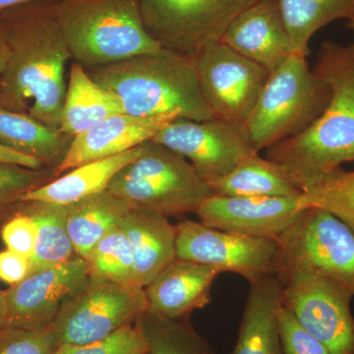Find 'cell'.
I'll return each mask as SVG.
<instances>
[{"label":"cell","mask_w":354,"mask_h":354,"mask_svg":"<svg viewBox=\"0 0 354 354\" xmlns=\"http://www.w3.org/2000/svg\"><path fill=\"white\" fill-rule=\"evenodd\" d=\"M17 209L30 216L37 228L31 272L78 257L67 230V207L55 203L20 202Z\"/></svg>","instance_id":"obj_26"},{"label":"cell","mask_w":354,"mask_h":354,"mask_svg":"<svg viewBox=\"0 0 354 354\" xmlns=\"http://www.w3.org/2000/svg\"><path fill=\"white\" fill-rule=\"evenodd\" d=\"M57 348L50 326L38 330L7 326L0 330V354H55Z\"/></svg>","instance_id":"obj_34"},{"label":"cell","mask_w":354,"mask_h":354,"mask_svg":"<svg viewBox=\"0 0 354 354\" xmlns=\"http://www.w3.org/2000/svg\"><path fill=\"white\" fill-rule=\"evenodd\" d=\"M277 325L283 354H330L281 304L277 310Z\"/></svg>","instance_id":"obj_33"},{"label":"cell","mask_w":354,"mask_h":354,"mask_svg":"<svg viewBox=\"0 0 354 354\" xmlns=\"http://www.w3.org/2000/svg\"><path fill=\"white\" fill-rule=\"evenodd\" d=\"M295 48L309 53L312 37L324 26L354 18V0H278Z\"/></svg>","instance_id":"obj_27"},{"label":"cell","mask_w":354,"mask_h":354,"mask_svg":"<svg viewBox=\"0 0 354 354\" xmlns=\"http://www.w3.org/2000/svg\"><path fill=\"white\" fill-rule=\"evenodd\" d=\"M88 73L130 115H174L196 121L214 118L203 97L193 57L188 55L162 48Z\"/></svg>","instance_id":"obj_3"},{"label":"cell","mask_w":354,"mask_h":354,"mask_svg":"<svg viewBox=\"0 0 354 354\" xmlns=\"http://www.w3.org/2000/svg\"><path fill=\"white\" fill-rule=\"evenodd\" d=\"M57 0H0V15L7 12V11L12 10V9L18 8L30 4L39 3V2H53Z\"/></svg>","instance_id":"obj_38"},{"label":"cell","mask_w":354,"mask_h":354,"mask_svg":"<svg viewBox=\"0 0 354 354\" xmlns=\"http://www.w3.org/2000/svg\"><path fill=\"white\" fill-rule=\"evenodd\" d=\"M7 327V304L6 291L0 290V330Z\"/></svg>","instance_id":"obj_40"},{"label":"cell","mask_w":354,"mask_h":354,"mask_svg":"<svg viewBox=\"0 0 354 354\" xmlns=\"http://www.w3.org/2000/svg\"><path fill=\"white\" fill-rule=\"evenodd\" d=\"M307 55L297 51L270 73L243 123L257 152L305 131L327 108L330 88L310 68Z\"/></svg>","instance_id":"obj_5"},{"label":"cell","mask_w":354,"mask_h":354,"mask_svg":"<svg viewBox=\"0 0 354 354\" xmlns=\"http://www.w3.org/2000/svg\"><path fill=\"white\" fill-rule=\"evenodd\" d=\"M118 227L131 244L135 283L145 288L176 259V227L162 214L135 208L121 218Z\"/></svg>","instance_id":"obj_19"},{"label":"cell","mask_w":354,"mask_h":354,"mask_svg":"<svg viewBox=\"0 0 354 354\" xmlns=\"http://www.w3.org/2000/svg\"><path fill=\"white\" fill-rule=\"evenodd\" d=\"M55 2V1H53ZM10 57L0 80V106L59 130L71 53L53 2L30 4L0 15Z\"/></svg>","instance_id":"obj_1"},{"label":"cell","mask_w":354,"mask_h":354,"mask_svg":"<svg viewBox=\"0 0 354 354\" xmlns=\"http://www.w3.org/2000/svg\"><path fill=\"white\" fill-rule=\"evenodd\" d=\"M53 10L72 59L87 71L162 48L147 31L139 0H57Z\"/></svg>","instance_id":"obj_4"},{"label":"cell","mask_w":354,"mask_h":354,"mask_svg":"<svg viewBox=\"0 0 354 354\" xmlns=\"http://www.w3.org/2000/svg\"><path fill=\"white\" fill-rule=\"evenodd\" d=\"M0 162L22 165V167L32 169H46L43 164L36 158L28 157V156L15 152V151L10 150V149L1 145H0Z\"/></svg>","instance_id":"obj_37"},{"label":"cell","mask_w":354,"mask_h":354,"mask_svg":"<svg viewBox=\"0 0 354 354\" xmlns=\"http://www.w3.org/2000/svg\"><path fill=\"white\" fill-rule=\"evenodd\" d=\"M6 220L0 232L6 248L31 259L37 241L34 221L17 207Z\"/></svg>","instance_id":"obj_35"},{"label":"cell","mask_w":354,"mask_h":354,"mask_svg":"<svg viewBox=\"0 0 354 354\" xmlns=\"http://www.w3.org/2000/svg\"><path fill=\"white\" fill-rule=\"evenodd\" d=\"M174 115L135 116L115 114L72 140L64 162L55 171L59 176L79 165L120 155L152 140Z\"/></svg>","instance_id":"obj_17"},{"label":"cell","mask_w":354,"mask_h":354,"mask_svg":"<svg viewBox=\"0 0 354 354\" xmlns=\"http://www.w3.org/2000/svg\"><path fill=\"white\" fill-rule=\"evenodd\" d=\"M83 259L90 278L137 286L131 244L118 225L104 235Z\"/></svg>","instance_id":"obj_30"},{"label":"cell","mask_w":354,"mask_h":354,"mask_svg":"<svg viewBox=\"0 0 354 354\" xmlns=\"http://www.w3.org/2000/svg\"><path fill=\"white\" fill-rule=\"evenodd\" d=\"M348 28L351 31H353L354 35V18L353 19L348 21Z\"/></svg>","instance_id":"obj_41"},{"label":"cell","mask_w":354,"mask_h":354,"mask_svg":"<svg viewBox=\"0 0 354 354\" xmlns=\"http://www.w3.org/2000/svg\"><path fill=\"white\" fill-rule=\"evenodd\" d=\"M221 272L209 266L176 259L145 290L148 311L180 319L211 302V290Z\"/></svg>","instance_id":"obj_18"},{"label":"cell","mask_w":354,"mask_h":354,"mask_svg":"<svg viewBox=\"0 0 354 354\" xmlns=\"http://www.w3.org/2000/svg\"><path fill=\"white\" fill-rule=\"evenodd\" d=\"M221 196L288 197L301 195V187L288 169L259 153L242 162L227 176L208 183Z\"/></svg>","instance_id":"obj_24"},{"label":"cell","mask_w":354,"mask_h":354,"mask_svg":"<svg viewBox=\"0 0 354 354\" xmlns=\"http://www.w3.org/2000/svg\"><path fill=\"white\" fill-rule=\"evenodd\" d=\"M281 291L283 283L277 276L266 277L250 283L232 354H283L277 325Z\"/></svg>","instance_id":"obj_20"},{"label":"cell","mask_w":354,"mask_h":354,"mask_svg":"<svg viewBox=\"0 0 354 354\" xmlns=\"http://www.w3.org/2000/svg\"><path fill=\"white\" fill-rule=\"evenodd\" d=\"M67 207V230L77 255L85 258L102 237L118 225L131 207L109 190Z\"/></svg>","instance_id":"obj_25"},{"label":"cell","mask_w":354,"mask_h":354,"mask_svg":"<svg viewBox=\"0 0 354 354\" xmlns=\"http://www.w3.org/2000/svg\"><path fill=\"white\" fill-rule=\"evenodd\" d=\"M276 241L279 281L311 270L335 279L354 297V232L344 221L323 209H304Z\"/></svg>","instance_id":"obj_7"},{"label":"cell","mask_w":354,"mask_h":354,"mask_svg":"<svg viewBox=\"0 0 354 354\" xmlns=\"http://www.w3.org/2000/svg\"><path fill=\"white\" fill-rule=\"evenodd\" d=\"M304 208L300 195L288 197L212 195L195 214L207 227L277 239L297 221Z\"/></svg>","instance_id":"obj_15"},{"label":"cell","mask_w":354,"mask_h":354,"mask_svg":"<svg viewBox=\"0 0 354 354\" xmlns=\"http://www.w3.org/2000/svg\"><path fill=\"white\" fill-rule=\"evenodd\" d=\"M31 272V259L6 249L0 251V279L14 286L27 278Z\"/></svg>","instance_id":"obj_36"},{"label":"cell","mask_w":354,"mask_h":354,"mask_svg":"<svg viewBox=\"0 0 354 354\" xmlns=\"http://www.w3.org/2000/svg\"><path fill=\"white\" fill-rule=\"evenodd\" d=\"M176 230V259L234 272L249 283L276 276V239L225 232L191 220L181 221Z\"/></svg>","instance_id":"obj_11"},{"label":"cell","mask_w":354,"mask_h":354,"mask_svg":"<svg viewBox=\"0 0 354 354\" xmlns=\"http://www.w3.org/2000/svg\"><path fill=\"white\" fill-rule=\"evenodd\" d=\"M313 71L330 90L327 108L297 136L266 149L265 156L302 184L354 160V43L325 41Z\"/></svg>","instance_id":"obj_2"},{"label":"cell","mask_w":354,"mask_h":354,"mask_svg":"<svg viewBox=\"0 0 354 354\" xmlns=\"http://www.w3.org/2000/svg\"><path fill=\"white\" fill-rule=\"evenodd\" d=\"M281 305L330 354H354L353 295L329 277L298 270L281 279Z\"/></svg>","instance_id":"obj_10"},{"label":"cell","mask_w":354,"mask_h":354,"mask_svg":"<svg viewBox=\"0 0 354 354\" xmlns=\"http://www.w3.org/2000/svg\"><path fill=\"white\" fill-rule=\"evenodd\" d=\"M147 311L144 288L90 278L50 326L58 346L84 344L134 325Z\"/></svg>","instance_id":"obj_8"},{"label":"cell","mask_w":354,"mask_h":354,"mask_svg":"<svg viewBox=\"0 0 354 354\" xmlns=\"http://www.w3.org/2000/svg\"><path fill=\"white\" fill-rule=\"evenodd\" d=\"M120 101L78 62L70 66L59 131L75 137L109 116L123 113Z\"/></svg>","instance_id":"obj_23"},{"label":"cell","mask_w":354,"mask_h":354,"mask_svg":"<svg viewBox=\"0 0 354 354\" xmlns=\"http://www.w3.org/2000/svg\"><path fill=\"white\" fill-rule=\"evenodd\" d=\"M9 57H10V48H9L2 30L0 29V80L6 71Z\"/></svg>","instance_id":"obj_39"},{"label":"cell","mask_w":354,"mask_h":354,"mask_svg":"<svg viewBox=\"0 0 354 354\" xmlns=\"http://www.w3.org/2000/svg\"><path fill=\"white\" fill-rule=\"evenodd\" d=\"M72 140L28 114L0 106V145L36 158L46 169L55 172L62 165Z\"/></svg>","instance_id":"obj_22"},{"label":"cell","mask_w":354,"mask_h":354,"mask_svg":"<svg viewBox=\"0 0 354 354\" xmlns=\"http://www.w3.org/2000/svg\"><path fill=\"white\" fill-rule=\"evenodd\" d=\"M193 62L203 97L214 118L243 124L269 72L221 41L205 46Z\"/></svg>","instance_id":"obj_13"},{"label":"cell","mask_w":354,"mask_h":354,"mask_svg":"<svg viewBox=\"0 0 354 354\" xmlns=\"http://www.w3.org/2000/svg\"><path fill=\"white\" fill-rule=\"evenodd\" d=\"M141 153L142 146H139L120 155L79 165L41 187L30 191L21 198L20 202L41 201L68 206L104 192L108 190L113 177Z\"/></svg>","instance_id":"obj_21"},{"label":"cell","mask_w":354,"mask_h":354,"mask_svg":"<svg viewBox=\"0 0 354 354\" xmlns=\"http://www.w3.org/2000/svg\"><path fill=\"white\" fill-rule=\"evenodd\" d=\"M221 43L269 73L297 51L279 10L278 0H258L242 11Z\"/></svg>","instance_id":"obj_16"},{"label":"cell","mask_w":354,"mask_h":354,"mask_svg":"<svg viewBox=\"0 0 354 354\" xmlns=\"http://www.w3.org/2000/svg\"><path fill=\"white\" fill-rule=\"evenodd\" d=\"M136 325L148 344L147 354H216L208 339L191 325L188 316L167 319L147 311Z\"/></svg>","instance_id":"obj_28"},{"label":"cell","mask_w":354,"mask_h":354,"mask_svg":"<svg viewBox=\"0 0 354 354\" xmlns=\"http://www.w3.org/2000/svg\"><path fill=\"white\" fill-rule=\"evenodd\" d=\"M88 279L87 265L79 256L31 272L6 291L7 326L25 330L48 327Z\"/></svg>","instance_id":"obj_14"},{"label":"cell","mask_w":354,"mask_h":354,"mask_svg":"<svg viewBox=\"0 0 354 354\" xmlns=\"http://www.w3.org/2000/svg\"><path fill=\"white\" fill-rule=\"evenodd\" d=\"M300 204L304 209L329 212L354 232V171L337 167L306 181L301 186Z\"/></svg>","instance_id":"obj_29"},{"label":"cell","mask_w":354,"mask_h":354,"mask_svg":"<svg viewBox=\"0 0 354 354\" xmlns=\"http://www.w3.org/2000/svg\"><path fill=\"white\" fill-rule=\"evenodd\" d=\"M57 177L51 169H32L0 162V220L12 215L25 194Z\"/></svg>","instance_id":"obj_31"},{"label":"cell","mask_w":354,"mask_h":354,"mask_svg":"<svg viewBox=\"0 0 354 354\" xmlns=\"http://www.w3.org/2000/svg\"><path fill=\"white\" fill-rule=\"evenodd\" d=\"M141 146L139 157L125 165L108 187L131 208L180 216L195 213L214 195L186 158L152 140Z\"/></svg>","instance_id":"obj_6"},{"label":"cell","mask_w":354,"mask_h":354,"mask_svg":"<svg viewBox=\"0 0 354 354\" xmlns=\"http://www.w3.org/2000/svg\"><path fill=\"white\" fill-rule=\"evenodd\" d=\"M258 0H139L147 31L162 48L193 57L220 43L237 16Z\"/></svg>","instance_id":"obj_9"},{"label":"cell","mask_w":354,"mask_h":354,"mask_svg":"<svg viewBox=\"0 0 354 354\" xmlns=\"http://www.w3.org/2000/svg\"><path fill=\"white\" fill-rule=\"evenodd\" d=\"M147 351L145 337L134 324L88 344L58 346L55 354H147Z\"/></svg>","instance_id":"obj_32"},{"label":"cell","mask_w":354,"mask_h":354,"mask_svg":"<svg viewBox=\"0 0 354 354\" xmlns=\"http://www.w3.org/2000/svg\"><path fill=\"white\" fill-rule=\"evenodd\" d=\"M152 141L189 160L207 183L227 176L259 153L243 124L216 118L203 121L176 118Z\"/></svg>","instance_id":"obj_12"}]
</instances>
